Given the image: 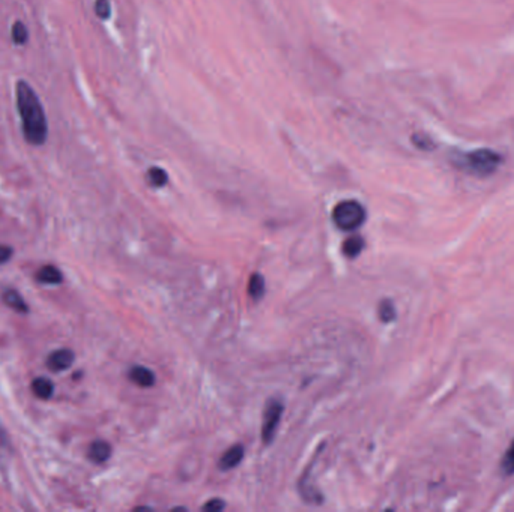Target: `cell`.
<instances>
[{
    "label": "cell",
    "instance_id": "cell-1",
    "mask_svg": "<svg viewBox=\"0 0 514 512\" xmlns=\"http://www.w3.org/2000/svg\"><path fill=\"white\" fill-rule=\"evenodd\" d=\"M15 102L26 142L32 146H43L48 138V122L41 100L27 81L20 80L15 86Z\"/></svg>",
    "mask_w": 514,
    "mask_h": 512
},
{
    "label": "cell",
    "instance_id": "cell-2",
    "mask_svg": "<svg viewBox=\"0 0 514 512\" xmlns=\"http://www.w3.org/2000/svg\"><path fill=\"white\" fill-rule=\"evenodd\" d=\"M502 157L492 149H476L465 153H454L453 164L462 172L477 176L487 177L493 175L500 168Z\"/></svg>",
    "mask_w": 514,
    "mask_h": 512
},
{
    "label": "cell",
    "instance_id": "cell-3",
    "mask_svg": "<svg viewBox=\"0 0 514 512\" xmlns=\"http://www.w3.org/2000/svg\"><path fill=\"white\" fill-rule=\"evenodd\" d=\"M366 209L357 200L340 201L333 210V221L343 232H353L366 221Z\"/></svg>",
    "mask_w": 514,
    "mask_h": 512
},
{
    "label": "cell",
    "instance_id": "cell-4",
    "mask_svg": "<svg viewBox=\"0 0 514 512\" xmlns=\"http://www.w3.org/2000/svg\"><path fill=\"white\" fill-rule=\"evenodd\" d=\"M283 404L278 400H271L265 409L263 422H262V441L265 445H269L277 434L278 425L281 422V414H283Z\"/></svg>",
    "mask_w": 514,
    "mask_h": 512
},
{
    "label": "cell",
    "instance_id": "cell-5",
    "mask_svg": "<svg viewBox=\"0 0 514 512\" xmlns=\"http://www.w3.org/2000/svg\"><path fill=\"white\" fill-rule=\"evenodd\" d=\"M74 361H76V355L71 350V348H58V350H54L48 355L45 365H47V368L53 372H62L71 368Z\"/></svg>",
    "mask_w": 514,
    "mask_h": 512
},
{
    "label": "cell",
    "instance_id": "cell-6",
    "mask_svg": "<svg viewBox=\"0 0 514 512\" xmlns=\"http://www.w3.org/2000/svg\"><path fill=\"white\" fill-rule=\"evenodd\" d=\"M35 280L39 284H45V286H59L63 281V274L54 265H45L39 267L35 274Z\"/></svg>",
    "mask_w": 514,
    "mask_h": 512
},
{
    "label": "cell",
    "instance_id": "cell-7",
    "mask_svg": "<svg viewBox=\"0 0 514 512\" xmlns=\"http://www.w3.org/2000/svg\"><path fill=\"white\" fill-rule=\"evenodd\" d=\"M128 377H130L134 385L140 388H150L155 383V375L149 368L143 367V365H134V367H131V370L128 371Z\"/></svg>",
    "mask_w": 514,
    "mask_h": 512
},
{
    "label": "cell",
    "instance_id": "cell-8",
    "mask_svg": "<svg viewBox=\"0 0 514 512\" xmlns=\"http://www.w3.org/2000/svg\"><path fill=\"white\" fill-rule=\"evenodd\" d=\"M111 457V446L106 441H95L87 449V458L95 465H102Z\"/></svg>",
    "mask_w": 514,
    "mask_h": 512
},
{
    "label": "cell",
    "instance_id": "cell-9",
    "mask_svg": "<svg viewBox=\"0 0 514 512\" xmlns=\"http://www.w3.org/2000/svg\"><path fill=\"white\" fill-rule=\"evenodd\" d=\"M2 300L8 308H11V310L15 311V313H20V314H27L29 313L27 302L20 295V291H17L15 289L5 290L3 295H2Z\"/></svg>",
    "mask_w": 514,
    "mask_h": 512
},
{
    "label": "cell",
    "instance_id": "cell-10",
    "mask_svg": "<svg viewBox=\"0 0 514 512\" xmlns=\"http://www.w3.org/2000/svg\"><path fill=\"white\" fill-rule=\"evenodd\" d=\"M244 446L243 445H234L223 454V457L220 458L219 466L221 470H232L235 469L241 461L244 458Z\"/></svg>",
    "mask_w": 514,
    "mask_h": 512
},
{
    "label": "cell",
    "instance_id": "cell-11",
    "mask_svg": "<svg viewBox=\"0 0 514 512\" xmlns=\"http://www.w3.org/2000/svg\"><path fill=\"white\" fill-rule=\"evenodd\" d=\"M30 389H32V394H34L38 400L47 401V400H50L54 394V383L48 377L39 376L32 380Z\"/></svg>",
    "mask_w": 514,
    "mask_h": 512
},
{
    "label": "cell",
    "instance_id": "cell-12",
    "mask_svg": "<svg viewBox=\"0 0 514 512\" xmlns=\"http://www.w3.org/2000/svg\"><path fill=\"white\" fill-rule=\"evenodd\" d=\"M343 254L349 257V258H355L361 254V251L364 249V239L355 234V236H350L346 241L343 242Z\"/></svg>",
    "mask_w": 514,
    "mask_h": 512
},
{
    "label": "cell",
    "instance_id": "cell-13",
    "mask_svg": "<svg viewBox=\"0 0 514 512\" xmlns=\"http://www.w3.org/2000/svg\"><path fill=\"white\" fill-rule=\"evenodd\" d=\"M265 293V278L260 274L252 275L250 282H248V295L253 299H260Z\"/></svg>",
    "mask_w": 514,
    "mask_h": 512
},
{
    "label": "cell",
    "instance_id": "cell-14",
    "mask_svg": "<svg viewBox=\"0 0 514 512\" xmlns=\"http://www.w3.org/2000/svg\"><path fill=\"white\" fill-rule=\"evenodd\" d=\"M11 36L15 45H24L29 41V30L23 21H15L11 29Z\"/></svg>",
    "mask_w": 514,
    "mask_h": 512
},
{
    "label": "cell",
    "instance_id": "cell-15",
    "mask_svg": "<svg viewBox=\"0 0 514 512\" xmlns=\"http://www.w3.org/2000/svg\"><path fill=\"white\" fill-rule=\"evenodd\" d=\"M377 314L383 323H390L396 319V308L390 299H383L377 308Z\"/></svg>",
    "mask_w": 514,
    "mask_h": 512
},
{
    "label": "cell",
    "instance_id": "cell-16",
    "mask_svg": "<svg viewBox=\"0 0 514 512\" xmlns=\"http://www.w3.org/2000/svg\"><path fill=\"white\" fill-rule=\"evenodd\" d=\"M167 181H168V176L163 168H159V167L149 168L148 182L152 186H155V188H161V186H164L167 183Z\"/></svg>",
    "mask_w": 514,
    "mask_h": 512
},
{
    "label": "cell",
    "instance_id": "cell-17",
    "mask_svg": "<svg viewBox=\"0 0 514 512\" xmlns=\"http://www.w3.org/2000/svg\"><path fill=\"white\" fill-rule=\"evenodd\" d=\"M501 469L505 475H513L514 474V441L510 448L505 452L504 458L501 461Z\"/></svg>",
    "mask_w": 514,
    "mask_h": 512
},
{
    "label": "cell",
    "instance_id": "cell-18",
    "mask_svg": "<svg viewBox=\"0 0 514 512\" xmlns=\"http://www.w3.org/2000/svg\"><path fill=\"white\" fill-rule=\"evenodd\" d=\"M95 14L98 15L101 20L110 19V14H111L110 0H96V2H95Z\"/></svg>",
    "mask_w": 514,
    "mask_h": 512
},
{
    "label": "cell",
    "instance_id": "cell-19",
    "mask_svg": "<svg viewBox=\"0 0 514 512\" xmlns=\"http://www.w3.org/2000/svg\"><path fill=\"white\" fill-rule=\"evenodd\" d=\"M412 143L416 146V148L423 149V151L433 149V142L430 140L427 135H424V134H414L412 135Z\"/></svg>",
    "mask_w": 514,
    "mask_h": 512
},
{
    "label": "cell",
    "instance_id": "cell-20",
    "mask_svg": "<svg viewBox=\"0 0 514 512\" xmlns=\"http://www.w3.org/2000/svg\"><path fill=\"white\" fill-rule=\"evenodd\" d=\"M12 256H14L12 247L0 243V265H6L8 262H10Z\"/></svg>",
    "mask_w": 514,
    "mask_h": 512
},
{
    "label": "cell",
    "instance_id": "cell-21",
    "mask_svg": "<svg viewBox=\"0 0 514 512\" xmlns=\"http://www.w3.org/2000/svg\"><path fill=\"white\" fill-rule=\"evenodd\" d=\"M224 502L221 499H212L206 503V505L203 507L205 511H210V512H219L221 509H224Z\"/></svg>",
    "mask_w": 514,
    "mask_h": 512
}]
</instances>
